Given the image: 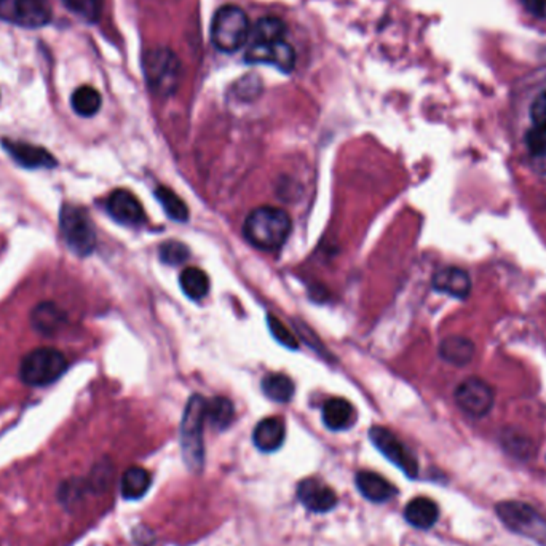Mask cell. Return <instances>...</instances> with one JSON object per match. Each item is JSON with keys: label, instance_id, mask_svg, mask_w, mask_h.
I'll use <instances>...</instances> for the list:
<instances>
[{"label": "cell", "instance_id": "1", "mask_svg": "<svg viewBox=\"0 0 546 546\" xmlns=\"http://www.w3.org/2000/svg\"><path fill=\"white\" fill-rule=\"evenodd\" d=\"M291 230L293 221L280 208H256L243 224L244 238L260 252H278L288 242Z\"/></svg>", "mask_w": 546, "mask_h": 546}, {"label": "cell", "instance_id": "2", "mask_svg": "<svg viewBox=\"0 0 546 546\" xmlns=\"http://www.w3.org/2000/svg\"><path fill=\"white\" fill-rule=\"evenodd\" d=\"M250 34V20L243 8L227 4L216 10L209 26V38L218 52H238L248 42Z\"/></svg>", "mask_w": 546, "mask_h": 546}, {"label": "cell", "instance_id": "3", "mask_svg": "<svg viewBox=\"0 0 546 546\" xmlns=\"http://www.w3.org/2000/svg\"><path fill=\"white\" fill-rule=\"evenodd\" d=\"M207 399L201 395H193L185 406L181 423V446L185 465L192 472H200L205 460L203 448V427L207 421Z\"/></svg>", "mask_w": 546, "mask_h": 546}, {"label": "cell", "instance_id": "4", "mask_svg": "<svg viewBox=\"0 0 546 546\" xmlns=\"http://www.w3.org/2000/svg\"><path fill=\"white\" fill-rule=\"evenodd\" d=\"M144 74L157 97H171L181 81V61L170 48H150L144 56Z\"/></svg>", "mask_w": 546, "mask_h": 546}, {"label": "cell", "instance_id": "5", "mask_svg": "<svg viewBox=\"0 0 546 546\" xmlns=\"http://www.w3.org/2000/svg\"><path fill=\"white\" fill-rule=\"evenodd\" d=\"M67 370L66 356L56 348H36L22 358L20 377L30 387H47L56 382Z\"/></svg>", "mask_w": 546, "mask_h": 546}, {"label": "cell", "instance_id": "6", "mask_svg": "<svg viewBox=\"0 0 546 546\" xmlns=\"http://www.w3.org/2000/svg\"><path fill=\"white\" fill-rule=\"evenodd\" d=\"M59 229L67 246L81 258L95 252L97 232L87 211L71 203H64L59 213Z\"/></svg>", "mask_w": 546, "mask_h": 546}, {"label": "cell", "instance_id": "7", "mask_svg": "<svg viewBox=\"0 0 546 546\" xmlns=\"http://www.w3.org/2000/svg\"><path fill=\"white\" fill-rule=\"evenodd\" d=\"M495 513L509 531L546 546V519L531 505L525 502H500L495 507Z\"/></svg>", "mask_w": 546, "mask_h": 546}, {"label": "cell", "instance_id": "8", "mask_svg": "<svg viewBox=\"0 0 546 546\" xmlns=\"http://www.w3.org/2000/svg\"><path fill=\"white\" fill-rule=\"evenodd\" d=\"M52 18V5L48 0H0V20L20 28H44Z\"/></svg>", "mask_w": 546, "mask_h": 546}, {"label": "cell", "instance_id": "9", "mask_svg": "<svg viewBox=\"0 0 546 546\" xmlns=\"http://www.w3.org/2000/svg\"><path fill=\"white\" fill-rule=\"evenodd\" d=\"M370 439L379 452L387 460H390L393 465L398 466L406 476L409 478L417 476V473H419L417 458L393 431L384 429V427H372L370 430Z\"/></svg>", "mask_w": 546, "mask_h": 546}, {"label": "cell", "instance_id": "10", "mask_svg": "<svg viewBox=\"0 0 546 546\" xmlns=\"http://www.w3.org/2000/svg\"><path fill=\"white\" fill-rule=\"evenodd\" d=\"M494 399L492 387L476 377L466 379L456 390L457 406L464 413L476 419L488 415L489 411L494 406Z\"/></svg>", "mask_w": 546, "mask_h": 546}, {"label": "cell", "instance_id": "11", "mask_svg": "<svg viewBox=\"0 0 546 546\" xmlns=\"http://www.w3.org/2000/svg\"><path fill=\"white\" fill-rule=\"evenodd\" d=\"M244 59L252 64H273L278 67L281 73H291L295 66V52L294 48L285 42V40H277V42H266V44H254L248 48V52L244 53Z\"/></svg>", "mask_w": 546, "mask_h": 546}, {"label": "cell", "instance_id": "12", "mask_svg": "<svg viewBox=\"0 0 546 546\" xmlns=\"http://www.w3.org/2000/svg\"><path fill=\"white\" fill-rule=\"evenodd\" d=\"M2 146L18 165L28 170H50L56 166L55 157L40 146L13 140L2 141Z\"/></svg>", "mask_w": 546, "mask_h": 546}, {"label": "cell", "instance_id": "13", "mask_svg": "<svg viewBox=\"0 0 546 546\" xmlns=\"http://www.w3.org/2000/svg\"><path fill=\"white\" fill-rule=\"evenodd\" d=\"M107 213L124 226H141L146 222V213L140 200L125 189H118L107 199Z\"/></svg>", "mask_w": 546, "mask_h": 546}, {"label": "cell", "instance_id": "14", "mask_svg": "<svg viewBox=\"0 0 546 546\" xmlns=\"http://www.w3.org/2000/svg\"><path fill=\"white\" fill-rule=\"evenodd\" d=\"M297 499L303 507L313 513H326L331 511L337 503V495L329 486L320 481L309 478L299 482L297 486Z\"/></svg>", "mask_w": 546, "mask_h": 546}, {"label": "cell", "instance_id": "15", "mask_svg": "<svg viewBox=\"0 0 546 546\" xmlns=\"http://www.w3.org/2000/svg\"><path fill=\"white\" fill-rule=\"evenodd\" d=\"M433 289L438 293L456 297V299H466L472 293V280L470 275L458 267H446L439 272L435 273L431 280Z\"/></svg>", "mask_w": 546, "mask_h": 546}, {"label": "cell", "instance_id": "16", "mask_svg": "<svg viewBox=\"0 0 546 546\" xmlns=\"http://www.w3.org/2000/svg\"><path fill=\"white\" fill-rule=\"evenodd\" d=\"M286 438V427L280 417H267L259 422L252 433L254 446L260 452H275L280 449Z\"/></svg>", "mask_w": 546, "mask_h": 546}, {"label": "cell", "instance_id": "17", "mask_svg": "<svg viewBox=\"0 0 546 546\" xmlns=\"http://www.w3.org/2000/svg\"><path fill=\"white\" fill-rule=\"evenodd\" d=\"M356 413L350 401L344 398H332L323 406V423L332 431H344L354 425Z\"/></svg>", "mask_w": 546, "mask_h": 546}, {"label": "cell", "instance_id": "18", "mask_svg": "<svg viewBox=\"0 0 546 546\" xmlns=\"http://www.w3.org/2000/svg\"><path fill=\"white\" fill-rule=\"evenodd\" d=\"M356 488L364 499L371 502L382 503L390 500L397 494V488L385 480L384 476L372 472H360L356 474Z\"/></svg>", "mask_w": 546, "mask_h": 546}, {"label": "cell", "instance_id": "19", "mask_svg": "<svg viewBox=\"0 0 546 546\" xmlns=\"http://www.w3.org/2000/svg\"><path fill=\"white\" fill-rule=\"evenodd\" d=\"M405 517L409 525L417 529H430L436 525V521L439 517V509L431 499L417 497L407 503Z\"/></svg>", "mask_w": 546, "mask_h": 546}, {"label": "cell", "instance_id": "20", "mask_svg": "<svg viewBox=\"0 0 546 546\" xmlns=\"http://www.w3.org/2000/svg\"><path fill=\"white\" fill-rule=\"evenodd\" d=\"M439 356L454 366H466L474 356V344L462 336H450L441 342Z\"/></svg>", "mask_w": 546, "mask_h": 546}, {"label": "cell", "instance_id": "21", "mask_svg": "<svg viewBox=\"0 0 546 546\" xmlns=\"http://www.w3.org/2000/svg\"><path fill=\"white\" fill-rule=\"evenodd\" d=\"M152 484L150 473L141 466L128 468L122 476V495L126 500H140L148 494L149 488Z\"/></svg>", "mask_w": 546, "mask_h": 546}, {"label": "cell", "instance_id": "22", "mask_svg": "<svg viewBox=\"0 0 546 546\" xmlns=\"http://www.w3.org/2000/svg\"><path fill=\"white\" fill-rule=\"evenodd\" d=\"M30 321L38 332L53 334V332L58 331L59 328L64 323V313L59 309L58 305L52 303H44L34 309L32 315H30Z\"/></svg>", "mask_w": 546, "mask_h": 546}, {"label": "cell", "instance_id": "23", "mask_svg": "<svg viewBox=\"0 0 546 546\" xmlns=\"http://www.w3.org/2000/svg\"><path fill=\"white\" fill-rule=\"evenodd\" d=\"M71 104H73V109L77 115L89 118L97 115L99 112L101 104H103V98H101L97 89H93L90 85H83L73 93Z\"/></svg>", "mask_w": 546, "mask_h": 546}, {"label": "cell", "instance_id": "24", "mask_svg": "<svg viewBox=\"0 0 546 546\" xmlns=\"http://www.w3.org/2000/svg\"><path fill=\"white\" fill-rule=\"evenodd\" d=\"M181 288L184 291V294L192 299V301H200L208 294L209 291V278L207 273L197 267H187L184 272L179 277Z\"/></svg>", "mask_w": 546, "mask_h": 546}, {"label": "cell", "instance_id": "25", "mask_svg": "<svg viewBox=\"0 0 546 546\" xmlns=\"http://www.w3.org/2000/svg\"><path fill=\"white\" fill-rule=\"evenodd\" d=\"M262 391L275 403H288L294 397L295 385L293 379L285 374H269L262 380Z\"/></svg>", "mask_w": 546, "mask_h": 546}, {"label": "cell", "instance_id": "26", "mask_svg": "<svg viewBox=\"0 0 546 546\" xmlns=\"http://www.w3.org/2000/svg\"><path fill=\"white\" fill-rule=\"evenodd\" d=\"M234 419H235V407L230 399L216 397L211 401H208L207 421L216 430L229 429Z\"/></svg>", "mask_w": 546, "mask_h": 546}, {"label": "cell", "instance_id": "27", "mask_svg": "<svg viewBox=\"0 0 546 546\" xmlns=\"http://www.w3.org/2000/svg\"><path fill=\"white\" fill-rule=\"evenodd\" d=\"M285 32H286V24L281 21L280 18L264 16L254 24L250 36L254 40V44H266V42L283 40Z\"/></svg>", "mask_w": 546, "mask_h": 546}, {"label": "cell", "instance_id": "28", "mask_svg": "<svg viewBox=\"0 0 546 546\" xmlns=\"http://www.w3.org/2000/svg\"><path fill=\"white\" fill-rule=\"evenodd\" d=\"M156 199L158 200V203L162 205L165 213L170 216L171 219L177 222H185L189 219V209H187L184 200H181V197L168 187L160 185L156 191Z\"/></svg>", "mask_w": 546, "mask_h": 546}, {"label": "cell", "instance_id": "29", "mask_svg": "<svg viewBox=\"0 0 546 546\" xmlns=\"http://www.w3.org/2000/svg\"><path fill=\"white\" fill-rule=\"evenodd\" d=\"M64 7L87 22H98L103 12L101 0H61Z\"/></svg>", "mask_w": 546, "mask_h": 546}, {"label": "cell", "instance_id": "30", "mask_svg": "<svg viewBox=\"0 0 546 546\" xmlns=\"http://www.w3.org/2000/svg\"><path fill=\"white\" fill-rule=\"evenodd\" d=\"M525 144L532 158L537 162L535 166L546 173V132L533 126L525 136Z\"/></svg>", "mask_w": 546, "mask_h": 546}, {"label": "cell", "instance_id": "31", "mask_svg": "<svg viewBox=\"0 0 546 546\" xmlns=\"http://www.w3.org/2000/svg\"><path fill=\"white\" fill-rule=\"evenodd\" d=\"M158 254H160V260H162L163 264H166V266H179V264H184L185 260L189 259L191 252H189L185 244L170 240V242H165L160 246Z\"/></svg>", "mask_w": 546, "mask_h": 546}, {"label": "cell", "instance_id": "32", "mask_svg": "<svg viewBox=\"0 0 546 546\" xmlns=\"http://www.w3.org/2000/svg\"><path fill=\"white\" fill-rule=\"evenodd\" d=\"M267 325H269V329L272 332L275 340L280 342L283 347L291 348V350L299 347V342L295 339L294 334L289 331L288 328L283 325L278 318L267 315Z\"/></svg>", "mask_w": 546, "mask_h": 546}, {"label": "cell", "instance_id": "33", "mask_svg": "<svg viewBox=\"0 0 546 546\" xmlns=\"http://www.w3.org/2000/svg\"><path fill=\"white\" fill-rule=\"evenodd\" d=\"M531 118L535 128L546 132V91L532 103Z\"/></svg>", "mask_w": 546, "mask_h": 546}, {"label": "cell", "instance_id": "34", "mask_svg": "<svg viewBox=\"0 0 546 546\" xmlns=\"http://www.w3.org/2000/svg\"><path fill=\"white\" fill-rule=\"evenodd\" d=\"M527 10L540 18H546V0H525Z\"/></svg>", "mask_w": 546, "mask_h": 546}]
</instances>
